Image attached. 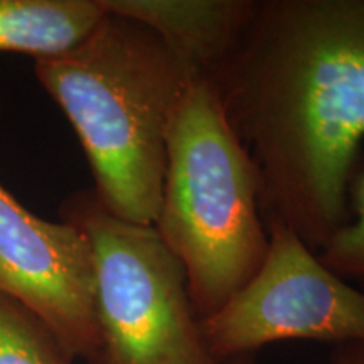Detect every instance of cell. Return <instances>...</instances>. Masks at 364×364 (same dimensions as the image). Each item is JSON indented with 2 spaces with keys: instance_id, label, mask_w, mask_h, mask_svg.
I'll use <instances>...</instances> for the list:
<instances>
[{
  "instance_id": "cell-1",
  "label": "cell",
  "mask_w": 364,
  "mask_h": 364,
  "mask_svg": "<svg viewBox=\"0 0 364 364\" xmlns=\"http://www.w3.org/2000/svg\"><path fill=\"white\" fill-rule=\"evenodd\" d=\"M204 78L255 164L265 226L318 253L349 221L364 142V0H257Z\"/></svg>"
},
{
  "instance_id": "cell-2",
  "label": "cell",
  "mask_w": 364,
  "mask_h": 364,
  "mask_svg": "<svg viewBox=\"0 0 364 364\" xmlns=\"http://www.w3.org/2000/svg\"><path fill=\"white\" fill-rule=\"evenodd\" d=\"M34 73L78 135L98 203L120 220L154 225L167 130L198 75L156 33L113 14L71 51L34 61Z\"/></svg>"
},
{
  "instance_id": "cell-3",
  "label": "cell",
  "mask_w": 364,
  "mask_h": 364,
  "mask_svg": "<svg viewBox=\"0 0 364 364\" xmlns=\"http://www.w3.org/2000/svg\"><path fill=\"white\" fill-rule=\"evenodd\" d=\"M166 144L154 226L184 267L201 321L238 294L265 260L258 176L204 76L191 81L177 105Z\"/></svg>"
},
{
  "instance_id": "cell-4",
  "label": "cell",
  "mask_w": 364,
  "mask_h": 364,
  "mask_svg": "<svg viewBox=\"0 0 364 364\" xmlns=\"http://www.w3.org/2000/svg\"><path fill=\"white\" fill-rule=\"evenodd\" d=\"M61 218L83 231L93 257L98 364H218L184 267L156 226L113 216L91 189L70 196Z\"/></svg>"
},
{
  "instance_id": "cell-5",
  "label": "cell",
  "mask_w": 364,
  "mask_h": 364,
  "mask_svg": "<svg viewBox=\"0 0 364 364\" xmlns=\"http://www.w3.org/2000/svg\"><path fill=\"white\" fill-rule=\"evenodd\" d=\"M260 270L220 311L199 321L218 364L289 339L343 344L364 341V292L331 272L279 223L267 225Z\"/></svg>"
},
{
  "instance_id": "cell-6",
  "label": "cell",
  "mask_w": 364,
  "mask_h": 364,
  "mask_svg": "<svg viewBox=\"0 0 364 364\" xmlns=\"http://www.w3.org/2000/svg\"><path fill=\"white\" fill-rule=\"evenodd\" d=\"M0 292L59 339L73 358L98 364L95 273L88 240L70 221H46L0 184Z\"/></svg>"
},
{
  "instance_id": "cell-7",
  "label": "cell",
  "mask_w": 364,
  "mask_h": 364,
  "mask_svg": "<svg viewBox=\"0 0 364 364\" xmlns=\"http://www.w3.org/2000/svg\"><path fill=\"white\" fill-rule=\"evenodd\" d=\"M100 6L156 33L194 75L204 76L238 43L257 0H100Z\"/></svg>"
},
{
  "instance_id": "cell-8",
  "label": "cell",
  "mask_w": 364,
  "mask_h": 364,
  "mask_svg": "<svg viewBox=\"0 0 364 364\" xmlns=\"http://www.w3.org/2000/svg\"><path fill=\"white\" fill-rule=\"evenodd\" d=\"M100 0H0V53L61 56L105 17Z\"/></svg>"
},
{
  "instance_id": "cell-9",
  "label": "cell",
  "mask_w": 364,
  "mask_h": 364,
  "mask_svg": "<svg viewBox=\"0 0 364 364\" xmlns=\"http://www.w3.org/2000/svg\"><path fill=\"white\" fill-rule=\"evenodd\" d=\"M73 359L34 314L0 292V364H73Z\"/></svg>"
},
{
  "instance_id": "cell-10",
  "label": "cell",
  "mask_w": 364,
  "mask_h": 364,
  "mask_svg": "<svg viewBox=\"0 0 364 364\" xmlns=\"http://www.w3.org/2000/svg\"><path fill=\"white\" fill-rule=\"evenodd\" d=\"M353 213L349 221L317 253L318 260L364 292V169L349 188Z\"/></svg>"
},
{
  "instance_id": "cell-11",
  "label": "cell",
  "mask_w": 364,
  "mask_h": 364,
  "mask_svg": "<svg viewBox=\"0 0 364 364\" xmlns=\"http://www.w3.org/2000/svg\"><path fill=\"white\" fill-rule=\"evenodd\" d=\"M331 361L332 364H364V341L336 344Z\"/></svg>"
},
{
  "instance_id": "cell-12",
  "label": "cell",
  "mask_w": 364,
  "mask_h": 364,
  "mask_svg": "<svg viewBox=\"0 0 364 364\" xmlns=\"http://www.w3.org/2000/svg\"><path fill=\"white\" fill-rule=\"evenodd\" d=\"M223 364H255V354H247V356L233 358V359H230V361H226Z\"/></svg>"
}]
</instances>
